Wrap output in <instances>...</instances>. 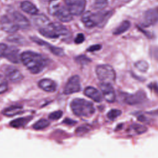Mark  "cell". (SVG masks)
<instances>
[{
    "instance_id": "83f0119b",
    "label": "cell",
    "mask_w": 158,
    "mask_h": 158,
    "mask_svg": "<svg viewBox=\"0 0 158 158\" xmlns=\"http://www.w3.org/2000/svg\"><path fill=\"white\" fill-rule=\"evenodd\" d=\"M8 89V83L6 78L0 74V94L4 93Z\"/></svg>"
},
{
    "instance_id": "4fadbf2b",
    "label": "cell",
    "mask_w": 158,
    "mask_h": 158,
    "mask_svg": "<svg viewBox=\"0 0 158 158\" xmlns=\"http://www.w3.org/2000/svg\"><path fill=\"white\" fill-rule=\"evenodd\" d=\"M6 77L12 82H19L23 78V76L22 73L16 68L12 66H9L5 70Z\"/></svg>"
},
{
    "instance_id": "f35d334b",
    "label": "cell",
    "mask_w": 158,
    "mask_h": 158,
    "mask_svg": "<svg viewBox=\"0 0 158 158\" xmlns=\"http://www.w3.org/2000/svg\"><path fill=\"white\" fill-rule=\"evenodd\" d=\"M156 9H157V11H158V7H157Z\"/></svg>"
},
{
    "instance_id": "f1b7e54d",
    "label": "cell",
    "mask_w": 158,
    "mask_h": 158,
    "mask_svg": "<svg viewBox=\"0 0 158 158\" xmlns=\"http://www.w3.org/2000/svg\"><path fill=\"white\" fill-rule=\"evenodd\" d=\"M89 131V127L86 125H81V126L78 127L75 130V133L78 136H82V135L86 134Z\"/></svg>"
},
{
    "instance_id": "5bb4252c",
    "label": "cell",
    "mask_w": 158,
    "mask_h": 158,
    "mask_svg": "<svg viewBox=\"0 0 158 158\" xmlns=\"http://www.w3.org/2000/svg\"><path fill=\"white\" fill-rule=\"evenodd\" d=\"M4 57L10 62L14 64H18L21 60L19 51L14 46L7 47L4 54Z\"/></svg>"
},
{
    "instance_id": "5b68a950",
    "label": "cell",
    "mask_w": 158,
    "mask_h": 158,
    "mask_svg": "<svg viewBox=\"0 0 158 158\" xmlns=\"http://www.w3.org/2000/svg\"><path fill=\"white\" fill-rule=\"evenodd\" d=\"M49 12L62 22H69L72 19V15L68 9L60 5L56 0L51 1L49 6Z\"/></svg>"
},
{
    "instance_id": "836d02e7",
    "label": "cell",
    "mask_w": 158,
    "mask_h": 158,
    "mask_svg": "<svg viewBox=\"0 0 158 158\" xmlns=\"http://www.w3.org/2000/svg\"><path fill=\"white\" fill-rule=\"evenodd\" d=\"M84 40H85L84 35H83V33H78V34L77 35L76 38H75L74 41H75V43L76 44H80V43H83V42L84 41Z\"/></svg>"
},
{
    "instance_id": "8d00e7d4",
    "label": "cell",
    "mask_w": 158,
    "mask_h": 158,
    "mask_svg": "<svg viewBox=\"0 0 158 158\" xmlns=\"http://www.w3.org/2000/svg\"><path fill=\"white\" fill-rule=\"evenodd\" d=\"M7 46L4 43H0V57H4V54L6 52Z\"/></svg>"
},
{
    "instance_id": "f546056e",
    "label": "cell",
    "mask_w": 158,
    "mask_h": 158,
    "mask_svg": "<svg viewBox=\"0 0 158 158\" xmlns=\"http://www.w3.org/2000/svg\"><path fill=\"white\" fill-rule=\"evenodd\" d=\"M122 114V111L118 109H111L107 114V117L110 120H114L117 118Z\"/></svg>"
},
{
    "instance_id": "8992f818",
    "label": "cell",
    "mask_w": 158,
    "mask_h": 158,
    "mask_svg": "<svg viewBox=\"0 0 158 158\" xmlns=\"http://www.w3.org/2000/svg\"><path fill=\"white\" fill-rule=\"evenodd\" d=\"M98 78L103 83H110L115 80L116 74L112 66L108 64L99 65L96 68Z\"/></svg>"
},
{
    "instance_id": "e0dca14e",
    "label": "cell",
    "mask_w": 158,
    "mask_h": 158,
    "mask_svg": "<svg viewBox=\"0 0 158 158\" xmlns=\"http://www.w3.org/2000/svg\"><path fill=\"white\" fill-rule=\"evenodd\" d=\"M84 94L95 102H99L102 99V96L101 93L97 89L92 86L86 87L84 90Z\"/></svg>"
},
{
    "instance_id": "ffe728a7",
    "label": "cell",
    "mask_w": 158,
    "mask_h": 158,
    "mask_svg": "<svg viewBox=\"0 0 158 158\" xmlns=\"http://www.w3.org/2000/svg\"><path fill=\"white\" fill-rule=\"evenodd\" d=\"M130 22L128 20H123L114 30V31H113V34L115 35H119L127 31L130 27Z\"/></svg>"
},
{
    "instance_id": "2e32d148",
    "label": "cell",
    "mask_w": 158,
    "mask_h": 158,
    "mask_svg": "<svg viewBox=\"0 0 158 158\" xmlns=\"http://www.w3.org/2000/svg\"><path fill=\"white\" fill-rule=\"evenodd\" d=\"M38 86L41 89L49 93L54 92L57 88L56 82L49 78L41 79L38 82Z\"/></svg>"
},
{
    "instance_id": "484cf974",
    "label": "cell",
    "mask_w": 158,
    "mask_h": 158,
    "mask_svg": "<svg viewBox=\"0 0 158 158\" xmlns=\"http://www.w3.org/2000/svg\"><path fill=\"white\" fill-rule=\"evenodd\" d=\"M135 66L138 70L143 72H146L149 68L148 63L146 61L143 60H141L136 62L135 64Z\"/></svg>"
},
{
    "instance_id": "1f68e13d",
    "label": "cell",
    "mask_w": 158,
    "mask_h": 158,
    "mask_svg": "<svg viewBox=\"0 0 158 158\" xmlns=\"http://www.w3.org/2000/svg\"><path fill=\"white\" fill-rule=\"evenodd\" d=\"M7 41H9L13 42V43H22L24 41V39L22 36L17 35H10L7 37Z\"/></svg>"
},
{
    "instance_id": "3957f363",
    "label": "cell",
    "mask_w": 158,
    "mask_h": 158,
    "mask_svg": "<svg viewBox=\"0 0 158 158\" xmlns=\"http://www.w3.org/2000/svg\"><path fill=\"white\" fill-rule=\"evenodd\" d=\"M70 107L73 114L78 117H89L95 112L93 104L81 98L73 99L70 103Z\"/></svg>"
},
{
    "instance_id": "d4e9b609",
    "label": "cell",
    "mask_w": 158,
    "mask_h": 158,
    "mask_svg": "<svg viewBox=\"0 0 158 158\" xmlns=\"http://www.w3.org/2000/svg\"><path fill=\"white\" fill-rule=\"evenodd\" d=\"M44 45L47 46L48 47V48L49 49V50L51 51V52L52 53H53L54 55L62 57V56H64L65 54L64 51L62 48L51 46V45H50V44H48L47 43H46Z\"/></svg>"
},
{
    "instance_id": "603a6c76",
    "label": "cell",
    "mask_w": 158,
    "mask_h": 158,
    "mask_svg": "<svg viewBox=\"0 0 158 158\" xmlns=\"http://www.w3.org/2000/svg\"><path fill=\"white\" fill-rule=\"evenodd\" d=\"M49 122L44 118H41L38 120L33 125V128L36 130H43L44 128H46L48 127L49 125Z\"/></svg>"
},
{
    "instance_id": "cb8c5ba5",
    "label": "cell",
    "mask_w": 158,
    "mask_h": 158,
    "mask_svg": "<svg viewBox=\"0 0 158 158\" xmlns=\"http://www.w3.org/2000/svg\"><path fill=\"white\" fill-rule=\"evenodd\" d=\"M107 5V0H94L92 7L98 10L104 9Z\"/></svg>"
},
{
    "instance_id": "7c38bea8",
    "label": "cell",
    "mask_w": 158,
    "mask_h": 158,
    "mask_svg": "<svg viewBox=\"0 0 158 158\" xmlns=\"http://www.w3.org/2000/svg\"><path fill=\"white\" fill-rule=\"evenodd\" d=\"M158 21V11L156 9H149L144 14L143 23L146 27L155 24Z\"/></svg>"
},
{
    "instance_id": "52a82bcc",
    "label": "cell",
    "mask_w": 158,
    "mask_h": 158,
    "mask_svg": "<svg viewBox=\"0 0 158 158\" xmlns=\"http://www.w3.org/2000/svg\"><path fill=\"white\" fill-rule=\"evenodd\" d=\"M64 1L72 15H79L85 10L86 0H64Z\"/></svg>"
},
{
    "instance_id": "8fae6325",
    "label": "cell",
    "mask_w": 158,
    "mask_h": 158,
    "mask_svg": "<svg viewBox=\"0 0 158 158\" xmlns=\"http://www.w3.org/2000/svg\"><path fill=\"white\" fill-rule=\"evenodd\" d=\"M0 27L3 31L9 33H14L19 29V27L16 24L6 15H2L1 17Z\"/></svg>"
},
{
    "instance_id": "d6a6232c",
    "label": "cell",
    "mask_w": 158,
    "mask_h": 158,
    "mask_svg": "<svg viewBox=\"0 0 158 158\" xmlns=\"http://www.w3.org/2000/svg\"><path fill=\"white\" fill-rule=\"evenodd\" d=\"M63 112L61 110H57V111H54L52 113H51L49 115V118L51 120H56L59 119L60 118H61V117L62 116Z\"/></svg>"
},
{
    "instance_id": "9a60e30c",
    "label": "cell",
    "mask_w": 158,
    "mask_h": 158,
    "mask_svg": "<svg viewBox=\"0 0 158 158\" xmlns=\"http://www.w3.org/2000/svg\"><path fill=\"white\" fill-rule=\"evenodd\" d=\"M14 22L21 29H27L30 26V22L28 19L18 11H15L12 14Z\"/></svg>"
},
{
    "instance_id": "d590c367",
    "label": "cell",
    "mask_w": 158,
    "mask_h": 158,
    "mask_svg": "<svg viewBox=\"0 0 158 158\" xmlns=\"http://www.w3.org/2000/svg\"><path fill=\"white\" fill-rule=\"evenodd\" d=\"M151 55L158 61V47L155 46L151 49Z\"/></svg>"
},
{
    "instance_id": "e575fe53",
    "label": "cell",
    "mask_w": 158,
    "mask_h": 158,
    "mask_svg": "<svg viewBox=\"0 0 158 158\" xmlns=\"http://www.w3.org/2000/svg\"><path fill=\"white\" fill-rule=\"evenodd\" d=\"M101 45L99 44H94L92 45L91 46H89L88 49H87V51L89 52H94V51H99L101 48Z\"/></svg>"
},
{
    "instance_id": "277c9868",
    "label": "cell",
    "mask_w": 158,
    "mask_h": 158,
    "mask_svg": "<svg viewBox=\"0 0 158 158\" xmlns=\"http://www.w3.org/2000/svg\"><path fill=\"white\" fill-rule=\"evenodd\" d=\"M33 21L43 36L49 38L59 37L54 30L53 23H51L46 15L43 14L36 15L33 18Z\"/></svg>"
},
{
    "instance_id": "74e56055",
    "label": "cell",
    "mask_w": 158,
    "mask_h": 158,
    "mask_svg": "<svg viewBox=\"0 0 158 158\" xmlns=\"http://www.w3.org/2000/svg\"><path fill=\"white\" fill-rule=\"evenodd\" d=\"M63 123H65V124H67L68 125H75L77 123V122L75 120H72L70 118H65L63 120Z\"/></svg>"
},
{
    "instance_id": "ba28073f",
    "label": "cell",
    "mask_w": 158,
    "mask_h": 158,
    "mask_svg": "<svg viewBox=\"0 0 158 158\" xmlns=\"http://www.w3.org/2000/svg\"><path fill=\"white\" fill-rule=\"evenodd\" d=\"M81 89L80 77L78 75L71 77L67 81L64 88L65 94H70L78 92Z\"/></svg>"
},
{
    "instance_id": "7402d4cb",
    "label": "cell",
    "mask_w": 158,
    "mask_h": 158,
    "mask_svg": "<svg viewBox=\"0 0 158 158\" xmlns=\"http://www.w3.org/2000/svg\"><path fill=\"white\" fill-rule=\"evenodd\" d=\"M53 26H54V30H55L56 33L58 35L59 37L60 36H67L69 35V30L64 26L61 25L60 23L55 22V23H53Z\"/></svg>"
},
{
    "instance_id": "4316f807",
    "label": "cell",
    "mask_w": 158,
    "mask_h": 158,
    "mask_svg": "<svg viewBox=\"0 0 158 158\" xmlns=\"http://www.w3.org/2000/svg\"><path fill=\"white\" fill-rule=\"evenodd\" d=\"M131 128L133 129L135 132L138 135L143 134V133H145L148 130L146 127H145L144 125H141V124H138V123H133L131 125Z\"/></svg>"
},
{
    "instance_id": "44dd1931",
    "label": "cell",
    "mask_w": 158,
    "mask_h": 158,
    "mask_svg": "<svg viewBox=\"0 0 158 158\" xmlns=\"http://www.w3.org/2000/svg\"><path fill=\"white\" fill-rule=\"evenodd\" d=\"M30 119L31 118H30L29 117L17 118L15 120H13L10 123V125L14 128H20L22 127H24L28 123Z\"/></svg>"
},
{
    "instance_id": "30bf717a",
    "label": "cell",
    "mask_w": 158,
    "mask_h": 158,
    "mask_svg": "<svg viewBox=\"0 0 158 158\" xmlns=\"http://www.w3.org/2000/svg\"><path fill=\"white\" fill-rule=\"evenodd\" d=\"M99 88L102 91L104 99L109 102H113L115 99V94L112 85L109 83H103L99 84Z\"/></svg>"
},
{
    "instance_id": "d6986e66",
    "label": "cell",
    "mask_w": 158,
    "mask_h": 158,
    "mask_svg": "<svg viewBox=\"0 0 158 158\" xmlns=\"http://www.w3.org/2000/svg\"><path fill=\"white\" fill-rule=\"evenodd\" d=\"M23 112V108L20 106H11L2 110V114L7 117H12Z\"/></svg>"
},
{
    "instance_id": "ac0fdd59",
    "label": "cell",
    "mask_w": 158,
    "mask_h": 158,
    "mask_svg": "<svg viewBox=\"0 0 158 158\" xmlns=\"http://www.w3.org/2000/svg\"><path fill=\"white\" fill-rule=\"evenodd\" d=\"M20 7L23 11L31 15H36L38 12L37 7L32 2L28 1H24L22 2Z\"/></svg>"
},
{
    "instance_id": "4dcf8cb0",
    "label": "cell",
    "mask_w": 158,
    "mask_h": 158,
    "mask_svg": "<svg viewBox=\"0 0 158 158\" xmlns=\"http://www.w3.org/2000/svg\"><path fill=\"white\" fill-rule=\"evenodd\" d=\"M75 60L77 63H78L81 65H86L91 62L90 59L85 55H80V56L76 57Z\"/></svg>"
},
{
    "instance_id": "6da1fadb",
    "label": "cell",
    "mask_w": 158,
    "mask_h": 158,
    "mask_svg": "<svg viewBox=\"0 0 158 158\" xmlns=\"http://www.w3.org/2000/svg\"><path fill=\"white\" fill-rule=\"evenodd\" d=\"M20 59L27 69L33 74L40 73L45 67L43 57L33 51H25L20 54Z\"/></svg>"
},
{
    "instance_id": "7a4b0ae2",
    "label": "cell",
    "mask_w": 158,
    "mask_h": 158,
    "mask_svg": "<svg viewBox=\"0 0 158 158\" xmlns=\"http://www.w3.org/2000/svg\"><path fill=\"white\" fill-rule=\"evenodd\" d=\"M111 13L110 11L99 10L93 13L90 11L85 12L81 17V21L87 28H93L97 25H101L109 19Z\"/></svg>"
},
{
    "instance_id": "9c48e42d",
    "label": "cell",
    "mask_w": 158,
    "mask_h": 158,
    "mask_svg": "<svg viewBox=\"0 0 158 158\" xmlns=\"http://www.w3.org/2000/svg\"><path fill=\"white\" fill-rule=\"evenodd\" d=\"M145 98V93L143 91L139 90L134 94H125L123 100L129 105H135L142 102Z\"/></svg>"
}]
</instances>
